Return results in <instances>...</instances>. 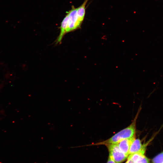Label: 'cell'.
Here are the masks:
<instances>
[{"mask_svg": "<svg viewBox=\"0 0 163 163\" xmlns=\"http://www.w3.org/2000/svg\"><path fill=\"white\" fill-rule=\"evenodd\" d=\"M141 108L138 111L131 124L127 127L120 131L110 138L101 142L94 144L93 145H105L117 144L124 139L132 137L135 135L136 124Z\"/></svg>", "mask_w": 163, "mask_h": 163, "instance_id": "obj_1", "label": "cell"}, {"mask_svg": "<svg viewBox=\"0 0 163 163\" xmlns=\"http://www.w3.org/2000/svg\"><path fill=\"white\" fill-rule=\"evenodd\" d=\"M68 19L66 29V33L80 29L82 24L77 14V8L72 5L71 9L67 12Z\"/></svg>", "mask_w": 163, "mask_h": 163, "instance_id": "obj_2", "label": "cell"}, {"mask_svg": "<svg viewBox=\"0 0 163 163\" xmlns=\"http://www.w3.org/2000/svg\"><path fill=\"white\" fill-rule=\"evenodd\" d=\"M109 152V156L116 163H121L128 157L119 149L117 144H110L106 145Z\"/></svg>", "mask_w": 163, "mask_h": 163, "instance_id": "obj_3", "label": "cell"}, {"mask_svg": "<svg viewBox=\"0 0 163 163\" xmlns=\"http://www.w3.org/2000/svg\"><path fill=\"white\" fill-rule=\"evenodd\" d=\"M135 139L134 135L132 137L121 140L117 144L120 150L123 152L128 155L130 145Z\"/></svg>", "mask_w": 163, "mask_h": 163, "instance_id": "obj_4", "label": "cell"}, {"mask_svg": "<svg viewBox=\"0 0 163 163\" xmlns=\"http://www.w3.org/2000/svg\"><path fill=\"white\" fill-rule=\"evenodd\" d=\"M68 19V15L67 14L62 20L60 27V31L59 35L56 40V43H61L64 35L66 33V29Z\"/></svg>", "mask_w": 163, "mask_h": 163, "instance_id": "obj_5", "label": "cell"}, {"mask_svg": "<svg viewBox=\"0 0 163 163\" xmlns=\"http://www.w3.org/2000/svg\"><path fill=\"white\" fill-rule=\"evenodd\" d=\"M142 145L139 139H135L131 144L129 152V155L139 152L142 149Z\"/></svg>", "mask_w": 163, "mask_h": 163, "instance_id": "obj_6", "label": "cell"}, {"mask_svg": "<svg viewBox=\"0 0 163 163\" xmlns=\"http://www.w3.org/2000/svg\"><path fill=\"white\" fill-rule=\"evenodd\" d=\"M152 163H163V152L157 155L152 160Z\"/></svg>", "mask_w": 163, "mask_h": 163, "instance_id": "obj_7", "label": "cell"}, {"mask_svg": "<svg viewBox=\"0 0 163 163\" xmlns=\"http://www.w3.org/2000/svg\"><path fill=\"white\" fill-rule=\"evenodd\" d=\"M135 163H150L149 160L144 155H141Z\"/></svg>", "mask_w": 163, "mask_h": 163, "instance_id": "obj_8", "label": "cell"}, {"mask_svg": "<svg viewBox=\"0 0 163 163\" xmlns=\"http://www.w3.org/2000/svg\"><path fill=\"white\" fill-rule=\"evenodd\" d=\"M107 163H116L110 156H109Z\"/></svg>", "mask_w": 163, "mask_h": 163, "instance_id": "obj_9", "label": "cell"}, {"mask_svg": "<svg viewBox=\"0 0 163 163\" xmlns=\"http://www.w3.org/2000/svg\"><path fill=\"white\" fill-rule=\"evenodd\" d=\"M125 163H134L131 158H128V160L127 161L125 162Z\"/></svg>", "mask_w": 163, "mask_h": 163, "instance_id": "obj_10", "label": "cell"}]
</instances>
